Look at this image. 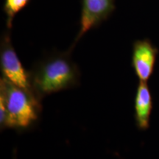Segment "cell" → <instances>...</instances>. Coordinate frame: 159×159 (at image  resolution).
<instances>
[{"instance_id": "cell-1", "label": "cell", "mask_w": 159, "mask_h": 159, "mask_svg": "<svg viewBox=\"0 0 159 159\" xmlns=\"http://www.w3.org/2000/svg\"><path fill=\"white\" fill-rule=\"evenodd\" d=\"M29 73L32 89L40 101L47 95L75 88L80 80L78 67L68 54L47 57Z\"/></svg>"}, {"instance_id": "cell-3", "label": "cell", "mask_w": 159, "mask_h": 159, "mask_svg": "<svg viewBox=\"0 0 159 159\" xmlns=\"http://www.w3.org/2000/svg\"><path fill=\"white\" fill-rule=\"evenodd\" d=\"M0 63L2 77L35 96L32 89L30 73L24 68L7 35L4 37L2 42Z\"/></svg>"}, {"instance_id": "cell-2", "label": "cell", "mask_w": 159, "mask_h": 159, "mask_svg": "<svg viewBox=\"0 0 159 159\" xmlns=\"http://www.w3.org/2000/svg\"><path fill=\"white\" fill-rule=\"evenodd\" d=\"M41 101L25 89L2 77L0 125L2 128L26 129L39 118Z\"/></svg>"}, {"instance_id": "cell-7", "label": "cell", "mask_w": 159, "mask_h": 159, "mask_svg": "<svg viewBox=\"0 0 159 159\" xmlns=\"http://www.w3.org/2000/svg\"><path fill=\"white\" fill-rule=\"evenodd\" d=\"M29 0H6L5 11L7 14V25L11 28L13 19L17 13L23 9L28 3Z\"/></svg>"}, {"instance_id": "cell-6", "label": "cell", "mask_w": 159, "mask_h": 159, "mask_svg": "<svg viewBox=\"0 0 159 159\" xmlns=\"http://www.w3.org/2000/svg\"><path fill=\"white\" fill-rule=\"evenodd\" d=\"M152 108V95L148 83L139 81L135 97V118L137 126L141 130L149 128Z\"/></svg>"}, {"instance_id": "cell-5", "label": "cell", "mask_w": 159, "mask_h": 159, "mask_svg": "<svg viewBox=\"0 0 159 159\" xmlns=\"http://www.w3.org/2000/svg\"><path fill=\"white\" fill-rule=\"evenodd\" d=\"M113 2L114 0H83L80 30L76 41L108 15Z\"/></svg>"}, {"instance_id": "cell-4", "label": "cell", "mask_w": 159, "mask_h": 159, "mask_svg": "<svg viewBox=\"0 0 159 159\" xmlns=\"http://www.w3.org/2000/svg\"><path fill=\"white\" fill-rule=\"evenodd\" d=\"M157 49L150 42L144 40L134 43L133 51V67L139 81L147 82L153 72Z\"/></svg>"}]
</instances>
